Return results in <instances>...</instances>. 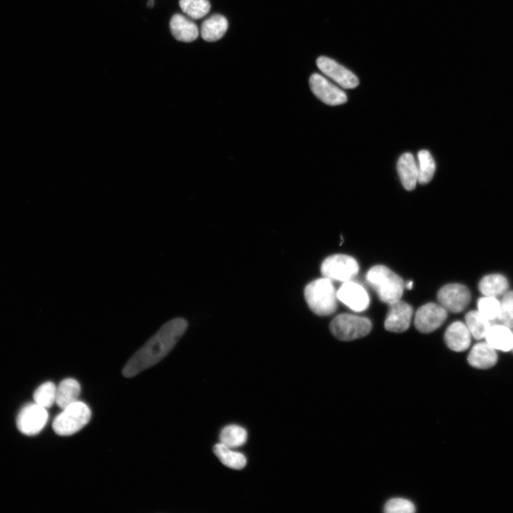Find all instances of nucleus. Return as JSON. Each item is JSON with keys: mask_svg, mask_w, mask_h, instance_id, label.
Segmentation results:
<instances>
[{"mask_svg": "<svg viewBox=\"0 0 513 513\" xmlns=\"http://www.w3.org/2000/svg\"><path fill=\"white\" fill-rule=\"evenodd\" d=\"M187 328V322L176 318L165 323L127 362L123 375L132 378L162 361L174 348Z\"/></svg>", "mask_w": 513, "mask_h": 513, "instance_id": "obj_1", "label": "nucleus"}, {"mask_svg": "<svg viewBox=\"0 0 513 513\" xmlns=\"http://www.w3.org/2000/svg\"><path fill=\"white\" fill-rule=\"evenodd\" d=\"M366 277L381 301L389 304L400 299L405 287L403 280L387 266H373Z\"/></svg>", "mask_w": 513, "mask_h": 513, "instance_id": "obj_2", "label": "nucleus"}, {"mask_svg": "<svg viewBox=\"0 0 513 513\" xmlns=\"http://www.w3.org/2000/svg\"><path fill=\"white\" fill-rule=\"evenodd\" d=\"M304 297L310 309L317 315L328 316L337 309V291L331 280L324 276L306 285Z\"/></svg>", "mask_w": 513, "mask_h": 513, "instance_id": "obj_3", "label": "nucleus"}, {"mask_svg": "<svg viewBox=\"0 0 513 513\" xmlns=\"http://www.w3.org/2000/svg\"><path fill=\"white\" fill-rule=\"evenodd\" d=\"M62 410L53 422L54 432L61 436L76 433L88 423L91 418L89 407L79 400Z\"/></svg>", "mask_w": 513, "mask_h": 513, "instance_id": "obj_4", "label": "nucleus"}, {"mask_svg": "<svg viewBox=\"0 0 513 513\" xmlns=\"http://www.w3.org/2000/svg\"><path fill=\"white\" fill-rule=\"evenodd\" d=\"M370 321L363 316L341 314L331 322L332 334L341 341H351L366 336L371 330Z\"/></svg>", "mask_w": 513, "mask_h": 513, "instance_id": "obj_5", "label": "nucleus"}, {"mask_svg": "<svg viewBox=\"0 0 513 513\" xmlns=\"http://www.w3.org/2000/svg\"><path fill=\"white\" fill-rule=\"evenodd\" d=\"M358 269V264L354 258L341 254L329 256L321 265V272L324 277L343 282L351 281L357 274Z\"/></svg>", "mask_w": 513, "mask_h": 513, "instance_id": "obj_6", "label": "nucleus"}, {"mask_svg": "<svg viewBox=\"0 0 513 513\" xmlns=\"http://www.w3.org/2000/svg\"><path fill=\"white\" fill-rule=\"evenodd\" d=\"M46 409L33 403L25 405L19 412L16 425L21 432L27 435L38 433L48 420Z\"/></svg>", "mask_w": 513, "mask_h": 513, "instance_id": "obj_7", "label": "nucleus"}, {"mask_svg": "<svg viewBox=\"0 0 513 513\" xmlns=\"http://www.w3.org/2000/svg\"><path fill=\"white\" fill-rule=\"evenodd\" d=\"M309 86L312 93L327 105H341L348 100L346 94L341 89L321 74L313 73L309 78Z\"/></svg>", "mask_w": 513, "mask_h": 513, "instance_id": "obj_8", "label": "nucleus"}, {"mask_svg": "<svg viewBox=\"0 0 513 513\" xmlns=\"http://www.w3.org/2000/svg\"><path fill=\"white\" fill-rule=\"evenodd\" d=\"M469 289L464 285L450 284L442 286L437 293V300L447 311L458 313L463 311L470 301Z\"/></svg>", "mask_w": 513, "mask_h": 513, "instance_id": "obj_9", "label": "nucleus"}, {"mask_svg": "<svg viewBox=\"0 0 513 513\" xmlns=\"http://www.w3.org/2000/svg\"><path fill=\"white\" fill-rule=\"evenodd\" d=\"M316 65L323 74L343 88L352 89L359 84L355 74L331 58L320 56L316 60Z\"/></svg>", "mask_w": 513, "mask_h": 513, "instance_id": "obj_10", "label": "nucleus"}, {"mask_svg": "<svg viewBox=\"0 0 513 513\" xmlns=\"http://www.w3.org/2000/svg\"><path fill=\"white\" fill-rule=\"evenodd\" d=\"M447 310L435 303L426 304L418 309L415 326L422 333H430L439 328L447 316Z\"/></svg>", "mask_w": 513, "mask_h": 513, "instance_id": "obj_11", "label": "nucleus"}, {"mask_svg": "<svg viewBox=\"0 0 513 513\" xmlns=\"http://www.w3.org/2000/svg\"><path fill=\"white\" fill-rule=\"evenodd\" d=\"M337 298L356 312L366 310L370 303L369 296L366 289L361 285L351 280L343 282L337 291Z\"/></svg>", "mask_w": 513, "mask_h": 513, "instance_id": "obj_12", "label": "nucleus"}, {"mask_svg": "<svg viewBox=\"0 0 513 513\" xmlns=\"http://www.w3.org/2000/svg\"><path fill=\"white\" fill-rule=\"evenodd\" d=\"M388 305L389 309L384 323L385 328L395 333L406 331L410 326L413 315L412 306L400 299Z\"/></svg>", "mask_w": 513, "mask_h": 513, "instance_id": "obj_13", "label": "nucleus"}, {"mask_svg": "<svg viewBox=\"0 0 513 513\" xmlns=\"http://www.w3.org/2000/svg\"><path fill=\"white\" fill-rule=\"evenodd\" d=\"M445 340L448 348L456 352L464 351L470 346L471 333L466 326L460 321L450 324L445 333Z\"/></svg>", "mask_w": 513, "mask_h": 513, "instance_id": "obj_14", "label": "nucleus"}, {"mask_svg": "<svg viewBox=\"0 0 513 513\" xmlns=\"http://www.w3.org/2000/svg\"><path fill=\"white\" fill-rule=\"evenodd\" d=\"M467 361L470 365L474 368L487 369L496 364L497 355L496 350L487 342H481L472 348Z\"/></svg>", "mask_w": 513, "mask_h": 513, "instance_id": "obj_15", "label": "nucleus"}, {"mask_svg": "<svg viewBox=\"0 0 513 513\" xmlns=\"http://www.w3.org/2000/svg\"><path fill=\"white\" fill-rule=\"evenodd\" d=\"M397 170L403 187L413 190L418 182V171L415 160L410 152L403 153L397 162Z\"/></svg>", "mask_w": 513, "mask_h": 513, "instance_id": "obj_16", "label": "nucleus"}, {"mask_svg": "<svg viewBox=\"0 0 513 513\" xmlns=\"http://www.w3.org/2000/svg\"><path fill=\"white\" fill-rule=\"evenodd\" d=\"M170 28L172 36L182 42H192L199 35L196 24L182 14H175L170 19Z\"/></svg>", "mask_w": 513, "mask_h": 513, "instance_id": "obj_17", "label": "nucleus"}, {"mask_svg": "<svg viewBox=\"0 0 513 513\" xmlns=\"http://www.w3.org/2000/svg\"><path fill=\"white\" fill-rule=\"evenodd\" d=\"M487 342L495 350L509 351L513 346V333L505 325H493L488 330L486 336Z\"/></svg>", "mask_w": 513, "mask_h": 513, "instance_id": "obj_18", "label": "nucleus"}, {"mask_svg": "<svg viewBox=\"0 0 513 513\" xmlns=\"http://www.w3.org/2000/svg\"><path fill=\"white\" fill-rule=\"evenodd\" d=\"M228 28L227 19L220 14H214L205 19L201 26L202 38L212 42L220 39Z\"/></svg>", "mask_w": 513, "mask_h": 513, "instance_id": "obj_19", "label": "nucleus"}, {"mask_svg": "<svg viewBox=\"0 0 513 513\" xmlns=\"http://www.w3.org/2000/svg\"><path fill=\"white\" fill-rule=\"evenodd\" d=\"M80 393L81 386L76 380L64 379L57 387L56 403L60 408L63 409L78 401Z\"/></svg>", "mask_w": 513, "mask_h": 513, "instance_id": "obj_20", "label": "nucleus"}, {"mask_svg": "<svg viewBox=\"0 0 513 513\" xmlns=\"http://www.w3.org/2000/svg\"><path fill=\"white\" fill-rule=\"evenodd\" d=\"M213 451L220 462L229 468L242 470L247 465V459L244 454L234 451L221 442L214 446Z\"/></svg>", "mask_w": 513, "mask_h": 513, "instance_id": "obj_21", "label": "nucleus"}, {"mask_svg": "<svg viewBox=\"0 0 513 513\" xmlns=\"http://www.w3.org/2000/svg\"><path fill=\"white\" fill-rule=\"evenodd\" d=\"M508 287L507 279L497 274L484 276L479 284L480 292L487 296L495 297L505 294Z\"/></svg>", "mask_w": 513, "mask_h": 513, "instance_id": "obj_22", "label": "nucleus"}, {"mask_svg": "<svg viewBox=\"0 0 513 513\" xmlns=\"http://www.w3.org/2000/svg\"><path fill=\"white\" fill-rule=\"evenodd\" d=\"M247 432L246 430L237 425L225 426L219 435L220 442L234 449L242 446L247 441Z\"/></svg>", "mask_w": 513, "mask_h": 513, "instance_id": "obj_23", "label": "nucleus"}, {"mask_svg": "<svg viewBox=\"0 0 513 513\" xmlns=\"http://www.w3.org/2000/svg\"><path fill=\"white\" fill-rule=\"evenodd\" d=\"M466 326L470 333L476 339L485 338L491 325L489 321L478 311H471L465 316Z\"/></svg>", "mask_w": 513, "mask_h": 513, "instance_id": "obj_24", "label": "nucleus"}, {"mask_svg": "<svg viewBox=\"0 0 513 513\" xmlns=\"http://www.w3.org/2000/svg\"><path fill=\"white\" fill-rule=\"evenodd\" d=\"M418 157L419 162L418 182L425 185L432 180L435 171V163L429 151L426 150L419 151Z\"/></svg>", "mask_w": 513, "mask_h": 513, "instance_id": "obj_25", "label": "nucleus"}, {"mask_svg": "<svg viewBox=\"0 0 513 513\" xmlns=\"http://www.w3.org/2000/svg\"><path fill=\"white\" fill-rule=\"evenodd\" d=\"M179 5L184 13L192 19H200L210 10L208 0H180Z\"/></svg>", "mask_w": 513, "mask_h": 513, "instance_id": "obj_26", "label": "nucleus"}, {"mask_svg": "<svg viewBox=\"0 0 513 513\" xmlns=\"http://www.w3.org/2000/svg\"><path fill=\"white\" fill-rule=\"evenodd\" d=\"M56 389L53 383H43L33 393L34 403L46 409L50 408L56 403Z\"/></svg>", "mask_w": 513, "mask_h": 513, "instance_id": "obj_27", "label": "nucleus"}, {"mask_svg": "<svg viewBox=\"0 0 513 513\" xmlns=\"http://www.w3.org/2000/svg\"><path fill=\"white\" fill-rule=\"evenodd\" d=\"M478 311L487 319L497 320L500 312V302L494 296L480 298L477 302Z\"/></svg>", "mask_w": 513, "mask_h": 513, "instance_id": "obj_28", "label": "nucleus"}, {"mask_svg": "<svg viewBox=\"0 0 513 513\" xmlns=\"http://www.w3.org/2000/svg\"><path fill=\"white\" fill-rule=\"evenodd\" d=\"M503 325L513 328V291L504 294L500 302L498 319Z\"/></svg>", "mask_w": 513, "mask_h": 513, "instance_id": "obj_29", "label": "nucleus"}, {"mask_svg": "<svg viewBox=\"0 0 513 513\" xmlns=\"http://www.w3.org/2000/svg\"><path fill=\"white\" fill-rule=\"evenodd\" d=\"M386 513H413L415 512L414 504L403 498H393L389 499L384 506Z\"/></svg>", "mask_w": 513, "mask_h": 513, "instance_id": "obj_30", "label": "nucleus"}, {"mask_svg": "<svg viewBox=\"0 0 513 513\" xmlns=\"http://www.w3.org/2000/svg\"><path fill=\"white\" fill-rule=\"evenodd\" d=\"M405 286L408 289H411L413 288V281H408V282L405 285Z\"/></svg>", "mask_w": 513, "mask_h": 513, "instance_id": "obj_31", "label": "nucleus"}, {"mask_svg": "<svg viewBox=\"0 0 513 513\" xmlns=\"http://www.w3.org/2000/svg\"><path fill=\"white\" fill-rule=\"evenodd\" d=\"M153 4H154L153 0H150L149 2L147 3V5H148V6L151 7L153 6Z\"/></svg>", "mask_w": 513, "mask_h": 513, "instance_id": "obj_32", "label": "nucleus"}, {"mask_svg": "<svg viewBox=\"0 0 513 513\" xmlns=\"http://www.w3.org/2000/svg\"><path fill=\"white\" fill-rule=\"evenodd\" d=\"M512 351H513V346H512Z\"/></svg>", "mask_w": 513, "mask_h": 513, "instance_id": "obj_33", "label": "nucleus"}]
</instances>
